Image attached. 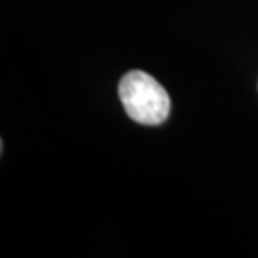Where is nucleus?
Instances as JSON below:
<instances>
[{"label": "nucleus", "instance_id": "nucleus-1", "mask_svg": "<svg viewBox=\"0 0 258 258\" xmlns=\"http://www.w3.org/2000/svg\"><path fill=\"white\" fill-rule=\"evenodd\" d=\"M119 99L126 114L144 126H158L168 119L171 101L166 89L143 71H131L119 81Z\"/></svg>", "mask_w": 258, "mask_h": 258}]
</instances>
